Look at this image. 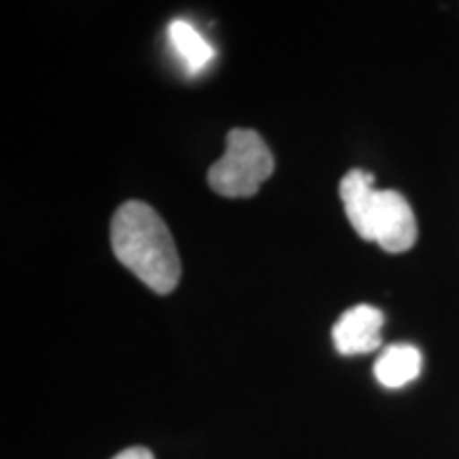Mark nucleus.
I'll use <instances>...</instances> for the list:
<instances>
[{"instance_id": "nucleus-1", "label": "nucleus", "mask_w": 459, "mask_h": 459, "mask_svg": "<svg viewBox=\"0 0 459 459\" xmlns=\"http://www.w3.org/2000/svg\"><path fill=\"white\" fill-rule=\"evenodd\" d=\"M111 247L122 266L156 294H170L179 283L181 260L169 228L156 211L130 200L115 211Z\"/></svg>"}, {"instance_id": "nucleus-2", "label": "nucleus", "mask_w": 459, "mask_h": 459, "mask_svg": "<svg viewBox=\"0 0 459 459\" xmlns=\"http://www.w3.org/2000/svg\"><path fill=\"white\" fill-rule=\"evenodd\" d=\"M274 158L255 130L228 132L226 152L209 169V186L220 196L249 198L273 175Z\"/></svg>"}, {"instance_id": "nucleus-3", "label": "nucleus", "mask_w": 459, "mask_h": 459, "mask_svg": "<svg viewBox=\"0 0 459 459\" xmlns=\"http://www.w3.org/2000/svg\"><path fill=\"white\" fill-rule=\"evenodd\" d=\"M366 240L387 254H402L417 243V220L411 204L394 189H377Z\"/></svg>"}, {"instance_id": "nucleus-4", "label": "nucleus", "mask_w": 459, "mask_h": 459, "mask_svg": "<svg viewBox=\"0 0 459 459\" xmlns=\"http://www.w3.org/2000/svg\"><path fill=\"white\" fill-rule=\"evenodd\" d=\"M383 324H385V315L370 304H358L344 311L332 330L338 353L361 355L377 351L381 347Z\"/></svg>"}, {"instance_id": "nucleus-5", "label": "nucleus", "mask_w": 459, "mask_h": 459, "mask_svg": "<svg viewBox=\"0 0 459 459\" xmlns=\"http://www.w3.org/2000/svg\"><path fill=\"white\" fill-rule=\"evenodd\" d=\"M338 194H341V200L344 204V215H347V220L351 221L355 232L366 240L372 203H375V196H377L375 175L361 169L349 170L347 175L342 177Z\"/></svg>"}, {"instance_id": "nucleus-6", "label": "nucleus", "mask_w": 459, "mask_h": 459, "mask_svg": "<svg viewBox=\"0 0 459 459\" xmlns=\"http://www.w3.org/2000/svg\"><path fill=\"white\" fill-rule=\"evenodd\" d=\"M421 375V353L412 344H392L375 364V377L385 387H404Z\"/></svg>"}, {"instance_id": "nucleus-7", "label": "nucleus", "mask_w": 459, "mask_h": 459, "mask_svg": "<svg viewBox=\"0 0 459 459\" xmlns=\"http://www.w3.org/2000/svg\"><path fill=\"white\" fill-rule=\"evenodd\" d=\"M169 39L172 49L181 57L183 66L189 74H198L213 60L215 49L204 41V37L196 28L183 20H175L169 26Z\"/></svg>"}, {"instance_id": "nucleus-8", "label": "nucleus", "mask_w": 459, "mask_h": 459, "mask_svg": "<svg viewBox=\"0 0 459 459\" xmlns=\"http://www.w3.org/2000/svg\"><path fill=\"white\" fill-rule=\"evenodd\" d=\"M113 459H153V455L152 451L145 449V446H132V449L117 453Z\"/></svg>"}]
</instances>
